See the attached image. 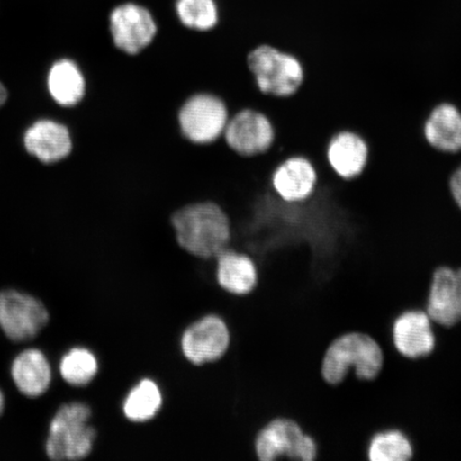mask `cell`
I'll return each instance as SVG.
<instances>
[{
	"mask_svg": "<svg viewBox=\"0 0 461 461\" xmlns=\"http://www.w3.org/2000/svg\"><path fill=\"white\" fill-rule=\"evenodd\" d=\"M171 226L181 250L201 259L216 258L232 241L230 218L212 201L193 202L180 207L171 216Z\"/></svg>",
	"mask_w": 461,
	"mask_h": 461,
	"instance_id": "obj_1",
	"label": "cell"
},
{
	"mask_svg": "<svg viewBox=\"0 0 461 461\" xmlns=\"http://www.w3.org/2000/svg\"><path fill=\"white\" fill-rule=\"evenodd\" d=\"M380 345L366 333L350 332L334 339L321 362V376L328 384H339L353 370L357 378L374 380L384 367Z\"/></svg>",
	"mask_w": 461,
	"mask_h": 461,
	"instance_id": "obj_2",
	"label": "cell"
},
{
	"mask_svg": "<svg viewBox=\"0 0 461 461\" xmlns=\"http://www.w3.org/2000/svg\"><path fill=\"white\" fill-rule=\"evenodd\" d=\"M92 411L84 402L65 403L59 409L49 429L45 453L54 461H77L94 451L96 430L90 425Z\"/></svg>",
	"mask_w": 461,
	"mask_h": 461,
	"instance_id": "obj_3",
	"label": "cell"
},
{
	"mask_svg": "<svg viewBox=\"0 0 461 461\" xmlns=\"http://www.w3.org/2000/svg\"><path fill=\"white\" fill-rule=\"evenodd\" d=\"M247 63L264 95L290 96L303 82V68L298 58L273 45L257 46L248 54Z\"/></svg>",
	"mask_w": 461,
	"mask_h": 461,
	"instance_id": "obj_4",
	"label": "cell"
},
{
	"mask_svg": "<svg viewBox=\"0 0 461 461\" xmlns=\"http://www.w3.org/2000/svg\"><path fill=\"white\" fill-rule=\"evenodd\" d=\"M108 31L115 49L135 56L154 41L158 32L157 17L141 0H119L107 15Z\"/></svg>",
	"mask_w": 461,
	"mask_h": 461,
	"instance_id": "obj_5",
	"label": "cell"
},
{
	"mask_svg": "<svg viewBox=\"0 0 461 461\" xmlns=\"http://www.w3.org/2000/svg\"><path fill=\"white\" fill-rule=\"evenodd\" d=\"M229 119L226 103L209 92L189 96L177 114L183 137L194 144H210L221 140Z\"/></svg>",
	"mask_w": 461,
	"mask_h": 461,
	"instance_id": "obj_6",
	"label": "cell"
},
{
	"mask_svg": "<svg viewBox=\"0 0 461 461\" xmlns=\"http://www.w3.org/2000/svg\"><path fill=\"white\" fill-rule=\"evenodd\" d=\"M49 321V310L40 299L16 290L0 292V330L10 341H32Z\"/></svg>",
	"mask_w": 461,
	"mask_h": 461,
	"instance_id": "obj_7",
	"label": "cell"
},
{
	"mask_svg": "<svg viewBox=\"0 0 461 461\" xmlns=\"http://www.w3.org/2000/svg\"><path fill=\"white\" fill-rule=\"evenodd\" d=\"M256 453L259 460L273 461L281 456L302 461H313L319 448L312 437L304 434L291 419H276L258 432Z\"/></svg>",
	"mask_w": 461,
	"mask_h": 461,
	"instance_id": "obj_8",
	"label": "cell"
},
{
	"mask_svg": "<svg viewBox=\"0 0 461 461\" xmlns=\"http://www.w3.org/2000/svg\"><path fill=\"white\" fill-rule=\"evenodd\" d=\"M222 137L235 153L251 158L268 151L275 140V130L267 115L245 108L230 115Z\"/></svg>",
	"mask_w": 461,
	"mask_h": 461,
	"instance_id": "obj_9",
	"label": "cell"
},
{
	"mask_svg": "<svg viewBox=\"0 0 461 461\" xmlns=\"http://www.w3.org/2000/svg\"><path fill=\"white\" fill-rule=\"evenodd\" d=\"M230 342L229 328L221 317L207 315L184 331L181 348L194 366L215 362L226 355Z\"/></svg>",
	"mask_w": 461,
	"mask_h": 461,
	"instance_id": "obj_10",
	"label": "cell"
},
{
	"mask_svg": "<svg viewBox=\"0 0 461 461\" xmlns=\"http://www.w3.org/2000/svg\"><path fill=\"white\" fill-rule=\"evenodd\" d=\"M428 312L407 310L396 317L392 327L395 348L408 359L426 358L434 353L436 336Z\"/></svg>",
	"mask_w": 461,
	"mask_h": 461,
	"instance_id": "obj_11",
	"label": "cell"
},
{
	"mask_svg": "<svg viewBox=\"0 0 461 461\" xmlns=\"http://www.w3.org/2000/svg\"><path fill=\"white\" fill-rule=\"evenodd\" d=\"M426 312L442 327L451 328L461 322V268L441 267L435 270Z\"/></svg>",
	"mask_w": 461,
	"mask_h": 461,
	"instance_id": "obj_12",
	"label": "cell"
},
{
	"mask_svg": "<svg viewBox=\"0 0 461 461\" xmlns=\"http://www.w3.org/2000/svg\"><path fill=\"white\" fill-rule=\"evenodd\" d=\"M24 142L28 153L44 164L61 163L73 151L71 131L60 121H38L27 130Z\"/></svg>",
	"mask_w": 461,
	"mask_h": 461,
	"instance_id": "obj_13",
	"label": "cell"
},
{
	"mask_svg": "<svg viewBox=\"0 0 461 461\" xmlns=\"http://www.w3.org/2000/svg\"><path fill=\"white\" fill-rule=\"evenodd\" d=\"M317 173L311 161L303 157H292L276 167L272 185L276 194L286 202H303L314 193Z\"/></svg>",
	"mask_w": 461,
	"mask_h": 461,
	"instance_id": "obj_14",
	"label": "cell"
},
{
	"mask_svg": "<svg viewBox=\"0 0 461 461\" xmlns=\"http://www.w3.org/2000/svg\"><path fill=\"white\" fill-rule=\"evenodd\" d=\"M51 376L49 359L37 348L22 351L11 365V377L16 389L31 399L43 395L50 389Z\"/></svg>",
	"mask_w": 461,
	"mask_h": 461,
	"instance_id": "obj_15",
	"label": "cell"
},
{
	"mask_svg": "<svg viewBox=\"0 0 461 461\" xmlns=\"http://www.w3.org/2000/svg\"><path fill=\"white\" fill-rule=\"evenodd\" d=\"M217 281L224 291L235 295H246L258 284V270L252 258L233 247L216 257Z\"/></svg>",
	"mask_w": 461,
	"mask_h": 461,
	"instance_id": "obj_16",
	"label": "cell"
},
{
	"mask_svg": "<svg viewBox=\"0 0 461 461\" xmlns=\"http://www.w3.org/2000/svg\"><path fill=\"white\" fill-rule=\"evenodd\" d=\"M48 88L58 106L72 108L84 100L86 91L85 74L72 58L63 57L51 66Z\"/></svg>",
	"mask_w": 461,
	"mask_h": 461,
	"instance_id": "obj_17",
	"label": "cell"
},
{
	"mask_svg": "<svg viewBox=\"0 0 461 461\" xmlns=\"http://www.w3.org/2000/svg\"><path fill=\"white\" fill-rule=\"evenodd\" d=\"M367 157L366 140L354 131H339L328 144L327 159L331 168L343 178L358 176L365 169Z\"/></svg>",
	"mask_w": 461,
	"mask_h": 461,
	"instance_id": "obj_18",
	"label": "cell"
},
{
	"mask_svg": "<svg viewBox=\"0 0 461 461\" xmlns=\"http://www.w3.org/2000/svg\"><path fill=\"white\" fill-rule=\"evenodd\" d=\"M424 135L438 151H461V112L451 103H441L432 109L424 125Z\"/></svg>",
	"mask_w": 461,
	"mask_h": 461,
	"instance_id": "obj_19",
	"label": "cell"
},
{
	"mask_svg": "<svg viewBox=\"0 0 461 461\" xmlns=\"http://www.w3.org/2000/svg\"><path fill=\"white\" fill-rule=\"evenodd\" d=\"M173 14L180 24L195 32H209L221 22L219 0H172Z\"/></svg>",
	"mask_w": 461,
	"mask_h": 461,
	"instance_id": "obj_20",
	"label": "cell"
},
{
	"mask_svg": "<svg viewBox=\"0 0 461 461\" xmlns=\"http://www.w3.org/2000/svg\"><path fill=\"white\" fill-rule=\"evenodd\" d=\"M163 406V395L151 379H142L130 391L123 403L125 417L131 422L143 423L157 416Z\"/></svg>",
	"mask_w": 461,
	"mask_h": 461,
	"instance_id": "obj_21",
	"label": "cell"
},
{
	"mask_svg": "<svg viewBox=\"0 0 461 461\" xmlns=\"http://www.w3.org/2000/svg\"><path fill=\"white\" fill-rule=\"evenodd\" d=\"M413 453L411 439L399 429L377 432L367 447L372 461H407L412 458Z\"/></svg>",
	"mask_w": 461,
	"mask_h": 461,
	"instance_id": "obj_22",
	"label": "cell"
},
{
	"mask_svg": "<svg viewBox=\"0 0 461 461\" xmlns=\"http://www.w3.org/2000/svg\"><path fill=\"white\" fill-rule=\"evenodd\" d=\"M59 371L67 384L73 387H85L95 378L99 363L89 349L75 348L62 357Z\"/></svg>",
	"mask_w": 461,
	"mask_h": 461,
	"instance_id": "obj_23",
	"label": "cell"
},
{
	"mask_svg": "<svg viewBox=\"0 0 461 461\" xmlns=\"http://www.w3.org/2000/svg\"><path fill=\"white\" fill-rule=\"evenodd\" d=\"M449 189H451L455 203L461 210V165L453 172L451 180H449Z\"/></svg>",
	"mask_w": 461,
	"mask_h": 461,
	"instance_id": "obj_24",
	"label": "cell"
},
{
	"mask_svg": "<svg viewBox=\"0 0 461 461\" xmlns=\"http://www.w3.org/2000/svg\"><path fill=\"white\" fill-rule=\"evenodd\" d=\"M8 92L5 90L4 85L0 83V107H2L5 101H7Z\"/></svg>",
	"mask_w": 461,
	"mask_h": 461,
	"instance_id": "obj_25",
	"label": "cell"
},
{
	"mask_svg": "<svg viewBox=\"0 0 461 461\" xmlns=\"http://www.w3.org/2000/svg\"><path fill=\"white\" fill-rule=\"evenodd\" d=\"M5 409V396L3 391L0 390V416H2Z\"/></svg>",
	"mask_w": 461,
	"mask_h": 461,
	"instance_id": "obj_26",
	"label": "cell"
}]
</instances>
